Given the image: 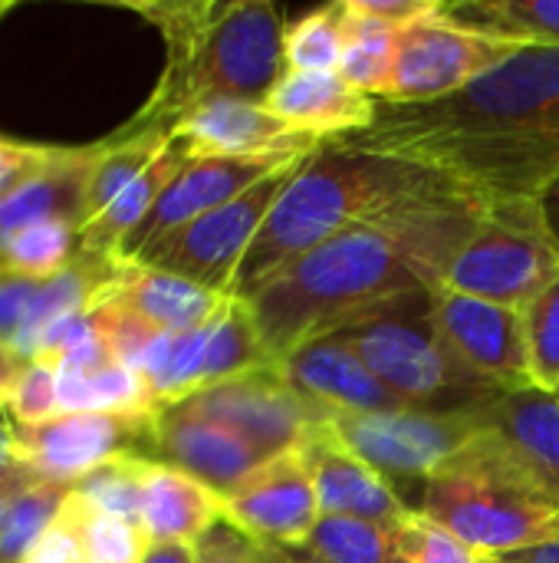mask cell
<instances>
[{
  "mask_svg": "<svg viewBox=\"0 0 559 563\" xmlns=\"http://www.w3.org/2000/svg\"><path fill=\"white\" fill-rule=\"evenodd\" d=\"M343 145L435 168L484 198H537L559 178V46H521L432 102L376 99V122Z\"/></svg>",
  "mask_w": 559,
  "mask_h": 563,
  "instance_id": "1",
  "label": "cell"
},
{
  "mask_svg": "<svg viewBox=\"0 0 559 563\" xmlns=\"http://www.w3.org/2000/svg\"><path fill=\"white\" fill-rule=\"evenodd\" d=\"M484 208V195L448 185L349 224L270 277L247 303L273 360L379 300L441 290Z\"/></svg>",
  "mask_w": 559,
  "mask_h": 563,
  "instance_id": "2",
  "label": "cell"
},
{
  "mask_svg": "<svg viewBox=\"0 0 559 563\" xmlns=\"http://www.w3.org/2000/svg\"><path fill=\"white\" fill-rule=\"evenodd\" d=\"M158 26L165 69L128 129H165L208 99L267 102L283 76V23L267 0L125 3Z\"/></svg>",
  "mask_w": 559,
  "mask_h": 563,
  "instance_id": "3",
  "label": "cell"
},
{
  "mask_svg": "<svg viewBox=\"0 0 559 563\" xmlns=\"http://www.w3.org/2000/svg\"><path fill=\"white\" fill-rule=\"evenodd\" d=\"M448 185L455 181L435 168L362 152L343 142H323L303 158L273 211L267 214L260 234L234 274L231 297H254L270 277L349 224Z\"/></svg>",
  "mask_w": 559,
  "mask_h": 563,
  "instance_id": "4",
  "label": "cell"
},
{
  "mask_svg": "<svg viewBox=\"0 0 559 563\" xmlns=\"http://www.w3.org/2000/svg\"><path fill=\"white\" fill-rule=\"evenodd\" d=\"M415 511L481 558H501L559 534V495L488 422L422 485Z\"/></svg>",
  "mask_w": 559,
  "mask_h": 563,
  "instance_id": "5",
  "label": "cell"
},
{
  "mask_svg": "<svg viewBox=\"0 0 559 563\" xmlns=\"http://www.w3.org/2000/svg\"><path fill=\"white\" fill-rule=\"evenodd\" d=\"M329 333L349 343L405 409L481 412L504 396L474 376L445 343L435 323V290L379 300Z\"/></svg>",
  "mask_w": 559,
  "mask_h": 563,
  "instance_id": "6",
  "label": "cell"
},
{
  "mask_svg": "<svg viewBox=\"0 0 559 563\" xmlns=\"http://www.w3.org/2000/svg\"><path fill=\"white\" fill-rule=\"evenodd\" d=\"M559 271L534 198H488L468 244L451 261L445 290L524 310Z\"/></svg>",
  "mask_w": 559,
  "mask_h": 563,
  "instance_id": "7",
  "label": "cell"
},
{
  "mask_svg": "<svg viewBox=\"0 0 559 563\" xmlns=\"http://www.w3.org/2000/svg\"><path fill=\"white\" fill-rule=\"evenodd\" d=\"M303 158L277 168L273 175L260 178L244 195L231 198L227 205L208 211L204 218L191 221L188 228L152 244L148 251H142L135 257V264L194 280L217 294H231L241 261L247 257L254 238L260 234L267 214L273 211L277 198L283 195V188L290 185V178L297 175Z\"/></svg>",
  "mask_w": 559,
  "mask_h": 563,
  "instance_id": "8",
  "label": "cell"
},
{
  "mask_svg": "<svg viewBox=\"0 0 559 563\" xmlns=\"http://www.w3.org/2000/svg\"><path fill=\"white\" fill-rule=\"evenodd\" d=\"M481 412H418V409L359 412V416L333 412L326 416V429L356 459L376 468L395 492L399 482L418 485L422 492V485L484 429Z\"/></svg>",
  "mask_w": 559,
  "mask_h": 563,
  "instance_id": "9",
  "label": "cell"
},
{
  "mask_svg": "<svg viewBox=\"0 0 559 563\" xmlns=\"http://www.w3.org/2000/svg\"><path fill=\"white\" fill-rule=\"evenodd\" d=\"M521 46L514 40L468 30L441 13L435 3L425 16L395 33V63L389 79V102H432L461 92L484 73L507 63Z\"/></svg>",
  "mask_w": 559,
  "mask_h": 563,
  "instance_id": "10",
  "label": "cell"
},
{
  "mask_svg": "<svg viewBox=\"0 0 559 563\" xmlns=\"http://www.w3.org/2000/svg\"><path fill=\"white\" fill-rule=\"evenodd\" d=\"M185 409L231 429L260 459H280L300 452L323 426L326 409L300 396L280 373V366L257 369L181 399Z\"/></svg>",
  "mask_w": 559,
  "mask_h": 563,
  "instance_id": "11",
  "label": "cell"
},
{
  "mask_svg": "<svg viewBox=\"0 0 559 563\" xmlns=\"http://www.w3.org/2000/svg\"><path fill=\"white\" fill-rule=\"evenodd\" d=\"M155 412H59L40 426H13L16 459L43 482L76 485L119 455L152 459Z\"/></svg>",
  "mask_w": 559,
  "mask_h": 563,
  "instance_id": "12",
  "label": "cell"
},
{
  "mask_svg": "<svg viewBox=\"0 0 559 563\" xmlns=\"http://www.w3.org/2000/svg\"><path fill=\"white\" fill-rule=\"evenodd\" d=\"M435 323L451 353L501 393L530 389V356L524 317L517 307L435 290Z\"/></svg>",
  "mask_w": 559,
  "mask_h": 563,
  "instance_id": "13",
  "label": "cell"
},
{
  "mask_svg": "<svg viewBox=\"0 0 559 563\" xmlns=\"http://www.w3.org/2000/svg\"><path fill=\"white\" fill-rule=\"evenodd\" d=\"M224 501V518L270 548H303L323 508L300 452L264 462Z\"/></svg>",
  "mask_w": 559,
  "mask_h": 563,
  "instance_id": "14",
  "label": "cell"
},
{
  "mask_svg": "<svg viewBox=\"0 0 559 563\" xmlns=\"http://www.w3.org/2000/svg\"><path fill=\"white\" fill-rule=\"evenodd\" d=\"M303 155H260V158H194L188 168L165 188L158 205L148 218L128 234L122 244V261H135L152 244L165 241L168 234L188 228L191 221L204 218L208 211L227 205L231 198L254 188L260 178L273 175L277 168L297 162Z\"/></svg>",
  "mask_w": 559,
  "mask_h": 563,
  "instance_id": "15",
  "label": "cell"
},
{
  "mask_svg": "<svg viewBox=\"0 0 559 563\" xmlns=\"http://www.w3.org/2000/svg\"><path fill=\"white\" fill-rule=\"evenodd\" d=\"M194 158H260V155H310L323 142L273 115L264 102L208 99L185 112L175 129Z\"/></svg>",
  "mask_w": 559,
  "mask_h": 563,
  "instance_id": "16",
  "label": "cell"
},
{
  "mask_svg": "<svg viewBox=\"0 0 559 563\" xmlns=\"http://www.w3.org/2000/svg\"><path fill=\"white\" fill-rule=\"evenodd\" d=\"M152 462L171 465L224 498L267 459L231 429L175 402L161 406L152 419Z\"/></svg>",
  "mask_w": 559,
  "mask_h": 563,
  "instance_id": "17",
  "label": "cell"
},
{
  "mask_svg": "<svg viewBox=\"0 0 559 563\" xmlns=\"http://www.w3.org/2000/svg\"><path fill=\"white\" fill-rule=\"evenodd\" d=\"M283 379L316 402L320 409L359 416V412H392L405 409L366 366V360L333 333L313 336L290 350L280 363Z\"/></svg>",
  "mask_w": 559,
  "mask_h": 563,
  "instance_id": "18",
  "label": "cell"
},
{
  "mask_svg": "<svg viewBox=\"0 0 559 563\" xmlns=\"http://www.w3.org/2000/svg\"><path fill=\"white\" fill-rule=\"evenodd\" d=\"M300 459L326 518H356L395 528L405 515H412L399 492L376 468L356 459L326 426L300 449Z\"/></svg>",
  "mask_w": 559,
  "mask_h": 563,
  "instance_id": "19",
  "label": "cell"
},
{
  "mask_svg": "<svg viewBox=\"0 0 559 563\" xmlns=\"http://www.w3.org/2000/svg\"><path fill=\"white\" fill-rule=\"evenodd\" d=\"M264 106L320 142H343L376 122V99L353 89L336 69L283 73Z\"/></svg>",
  "mask_w": 559,
  "mask_h": 563,
  "instance_id": "20",
  "label": "cell"
},
{
  "mask_svg": "<svg viewBox=\"0 0 559 563\" xmlns=\"http://www.w3.org/2000/svg\"><path fill=\"white\" fill-rule=\"evenodd\" d=\"M99 300H109V303L128 310L132 317L155 327L158 333H188V330H201L211 320H217V313L227 307L231 294H217L194 280L125 261L119 277L99 294Z\"/></svg>",
  "mask_w": 559,
  "mask_h": 563,
  "instance_id": "21",
  "label": "cell"
},
{
  "mask_svg": "<svg viewBox=\"0 0 559 563\" xmlns=\"http://www.w3.org/2000/svg\"><path fill=\"white\" fill-rule=\"evenodd\" d=\"M99 158V142L82 148H53L49 162L0 198V247L40 221L86 224V185Z\"/></svg>",
  "mask_w": 559,
  "mask_h": 563,
  "instance_id": "22",
  "label": "cell"
},
{
  "mask_svg": "<svg viewBox=\"0 0 559 563\" xmlns=\"http://www.w3.org/2000/svg\"><path fill=\"white\" fill-rule=\"evenodd\" d=\"M221 518V495L171 465L148 462L142 528L152 544H198Z\"/></svg>",
  "mask_w": 559,
  "mask_h": 563,
  "instance_id": "23",
  "label": "cell"
},
{
  "mask_svg": "<svg viewBox=\"0 0 559 563\" xmlns=\"http://www.w3.org/2000/svg\"><path fill=\"white\" fill-rule=\"evenodd\" d=\"M191 155L185 148L181 139H168L165 152L92 221H86L79 228V247L89 254H105V257H119L122 244L128 241V234L148 218V211L158 205V198L165 195V188L188 168Z\"/></svg>",
  "mask_w": 559,
  "mask_h": 563,
  "instance_id": "24",
  "label": "cell"
},
{
  "mask_svg": "<svg viewBox=\"0 0 559 563\" xmlns=\"http://www.w3.org/2000/svg\"><path fill=\"white\" fill-rule=\"evenodd\" d=\"M481 419L504 432L547 478V485L559 495V396L544 393L537 386L504 393L494 399Z\"/></svg>",
  "mask_w": 559,
  "mask_h": 563,
  "instance_id": "25",
  "label": "cell"
},
{
  "mask_svg": "<svg viewBox=\"0 0 559 563\" xmlns=\"http://www.w3.org/2000/svg\"><path fill=\"white\" fill-rule=\"evenodd\" d=\"M59 412H158L145 379L105 360L96 366H56Z\"/></svg>",
  "mask_w": 559,
  "mask_h": 563,
  "instance_id": "26",
  "label": "cell"
},
{
  "mask_svg": "<svg viewBox=\"0 0 559 563\" xmlns=\"http://www.w3.org/2000/svg\"><path fill=\"white\" fill-rule=\"evenodd\" d=\"M441 13L488 36L559 46V0H458L441 3Z\"/></svg>",
  "mask_w": 559,
  "mask_h": 563,
  "instance_id": "27",
  "label": "cell"
},
{
  "mask_svg": "<svg viewBox=\"0 0 559 563\" xmlns=\"http://www.w3.org/2000/svg\"><path fill=\"white\" fill-rule=\"evenodd\" d=\"M171 132L165 129H128L99 142V158L86 185V221L102 214L168 145Z\"/></svg>",
  "mask_w": 559,
  "mask_h": 563,
  "instance_id": "28",
  "label": "cell"
},
{
  "mask_svg": "<svg viewBox=\"0 0 559 563\" xmlns=\"http://www.w3.org/2000/svg\"><path fill=\"white\" fill-rule=\"evenodd\" d=\"M270 366H277V360L260 336L250 303L241 297H231L227 307L221 310V317L211 323L201 389L257 373V369H270Z\"/></svg>",
  "mask_w": 559,
  "mask_h": 563,
  "instance_id": "29",
  "label": "cell"
},
{
  "mask_svg": "<svg viewBox=\"0 0 559 563\" xmlns=\"http://www.w3.org/2000/svg\"><path fill=\"white\" fill-rule=\"evenodd\" d=\"M346 7V46L339 56L336 73L359 92L372 99H385L392 63H395V26L379 23L356 10L353 0H343Z\"/></svg>",
  "mask_w": 559,
  "mask_h": 563,
  "instance_id": "30",
  "label": "cell"
},
{
  "mask_svg": "<svg viewBox=\"0 0 559 563\" xmlns=\"http://www.w3.org/2000/svg\"><path fill=\"white\" fill-rule=\"evenodd\" d=\"M79 254V224L72 221H40L16 231L0 247V271L46 280L66 271Z\"/></svg>",
  "mask_w": 559,
  "mask_h": 563,
  "instance_id": "31",
  "label": "cell"
},
{
  "mask_svg": "<svg viewBox=\"0 0 559 563\" xmlns=\"http://www.w3.org/2000/svg\"><path fill=\"white\" fill-rule=\"evenodd\" d=\"M346 46V7L329 3L283 30V73H333Z\"/></svg>",
  "mask_w": 559,
  "mask_h": 563,
  "instance_id": "32",
  "label": "cell"
},
{
  "mask_svg": "<svg viewBox=\"0 0 559 563\" xmlns=\"http://www.w3.org/2000/svg\"><path fill=\"white\" fill-rule=\"evenodd\" d=\"M306 548L326 563H409L392 528L356 518H320Z\"/></svg>",
  "mask_w": 559,
  "mask_h": 563,
  "instance_id": "33",
  "label": "cell"
},
{
  "mask_svg": "<svg viewBox=\"0 0 559 563\" xmlns=\"http://www.w3.org/2000/svg\"><path fill=\"white\" fill-rule=\"evenodd\" d=\"M69 492H72V485L40 482L26 495L16 498V505L0 521V563H23L30 558V551L53 528Z\"/></svg>",
  "mask_w": 559,
  "mask_h": 563,
  "instance_id": "34",
  "label": "cell"
},
{
  "mask_svg": "<svg viewBox=\"0 0 559 563\" xmlns=\"http://www.w3.org/2000/svg\"><path fill=\"white\" fill-rule=\"evenodd\" d=\"M148 462L152 459L119 455V459L99 465L96 472H89L86 478H79L72 485V495L102 515H115V518L142 525V498H145Z\"/></svg>",
  "mask_w": 559,
  "mask_h": 563,
  "instance_id": "35",
  "label": "cell"
},
{
  "mask_svg": "<svg viewBox=\"0 0 559 563\" xmlns=\"http://www.w3.org/2000/svg\"><path fill=\"white\" fill-rule=\"evenodd\" d=\"M69 508L79 525V541L86 563H142L152 541L142 525L102 515L69 492Z\"/></svg>",
  "mask_w": 559,
  "mask_h": 563,
  "instance_id": "36",
  "label": "cell"
},
{
  "mask_svg": "<svg viewBox=\"0 0 559 563\" xmlns=\"http://www.w3.org/2000/svg\"><path fill=\"white\" fill-rule=\"evenodd\" d=\"M530 356V379L544 393L559 389V271L554 280L521 310Z\"/></svg>",
  "mask_w": 559,
  "mask_h": 563,
  "instance_id": "37",
  "label": "cell"
},
{
  "mask_svg": "<svg viewBox=\"0 0 559 563\" xmlns=\"http://www.w3.org/2000/svg\"><path fill=\"white\" fill-rule=\"evenodd\" d=\"M392 534L409 563H484V558L471 551L461 538H455L451 531H445L418 511L405 515L392 528Z\"/></svg>",
  "mask_w": 559,
  "mask_h": 563,
  "instance_id": "38",
  "label": "cell"
},
{
  "mask_svg": "<svg viewBox=\"0 0 559 563\" xmlns=\"http://www.w3.org/2000/svg\"><path fill=\"white\" fill-rule=\"evenodd\" d=\"M10 426H40L59 416V393H56V363L53 360H30L13 389L3 399Z\"/></svg>",
  "mask_w": 559,
  "mask_h": 563,
  "instance_id": "39",
  "label": "cell"
},
{
  "mask_svg": "<svg viewBox=\"0 0 559 563\" xmlns=\"http://www.w3.org/2000/svg\"><path fill=\"white\" fill-rule=\"evenodd\" d=\"M194 563H267L264 544L244 534L234 521L221 518L198 544Z\"/></svg>",
  "mask_w": 559,
  "mask_h": 563,
  "instance_id": "40",
  "label": "cell"
},
{
  "mask_svg": "<svg viewBox=\"0 0 559 563\" xmlns=\"http://www.w3.org/2000/svg\"><path fill=\"white\" fill-rule=\"evenodd\" d=\"M40 287H43V280L0 271V343L3 346L13 350V343H16L30 310H33V300H36Z\"/></svg>",
  "mask_w": 559,
  "mask_h": 563,
  "instance_id": "41",
  "label": "cell"
},
{
  "mask_svg": "<svg viewBox=\"0 0 559 563\" xmlns=\"http://www.w3.org/2000/svg\"><path fill=\"white\" fill-rule=\"evenodd\" d=\"M23 563H86L82 541H79V525H76V515L69 508V498H66L63 511L56 515L53 528L43 534V541L30 551V558Z\"/></svg>",
  "mask_w": 559,
  "mask_h": 563,
  "instance_id": "42",
  "label": "cell"
},
{
  "mask_svg": "<svg viewBox=\"0 0 559 563\" xmlns=\"http://www.w3.org/2000/svg\"><path fill=\"white\" fill-rule=\"evenodd\" d=\"M56 145H26L0 139V198H7L20 181H26L36 168L49 162Z\"/></svg>",
  "mask_w": 559,
  "mask_h": 563,
  "instance_id": "43",
  "label": "cell"
},
{
  "mask_svg": "<svg viewBox=\"0 0 559 563\" xmlns=\"http://www.w3.org/2000/svg\"><path fill=\"white\" fill-rule=\"evenodd\" d=\"M356 10H362L366 16L379 20V23H389L395 30H402L405 23L425 16L438 0H353Z\"/></svg>",
  "mask_w": 559,
  "mask_h": 563,
  "instance_id": "44",
  "label": "cell"
},
{
  "mask_svg": "<svg viewBox=\"0 0 559 563\" xmlns=\"http://www.w3.org/2000/svg\"><path fill=\"white\" fill-rule=\"evenodd\" d=\"M43 478L36 475V472H30L23 462L20 465H13V468H7V472H0V521L7 518V511L16 505V498L20 495H26L33 485H40Z\"/></svg>",
  "mask_w": 559,
  "mask_h": 563,
  "instance_id": "45",
  "label": "cell"
},
{
  "mask_svg": "<svg viewBox=\"0 0 559 563\" xmlns=\"http://www.w3.org/2000/svg\"><path fill=\"white\" fill-rule=\"evenodd\" d=\"M534 205H537V214H540V224H544L550 244L559 251V178H554V181L534 198Z\"/></svg>",
  "mask_w": 559,
  "mask_h": 563,
  "instance_id": "46",
  "label": "cell"
},
{
  "mask_svg": "<svg viewBox=\"0 0 559 563\" xmlns=\"http://www.w3.org/2000/svg\"><path fill=\"white\" fill-rule=\"evenodd\" d=\"M494 563H559V534L550 541H540V544H530V548H521V551H511V554H501V558H488Z\"/></svg>",
  "mask_w": 559,
  "mask_h": 563,
  "instance_id": "47",
  "label": "cell"
},
{
  "mask_svg": "<svg viewBox=\"0 0 559 563\" xmlns=\"http://www.w3.org/2000/svg\"><path fill=\"white\" fill-rule=\"evenodd\" d=\"M142 563H194V544H152Z\"/></svg>",
  "mask_w": 559,
  "mask_h": 563,
  "instance_id": "48",
  "label": "cell"
},
{
  "mask_svg": "<svg viewBox=\"0 0 559 563\" xmlns=\"http://www.w3.org/2000/svg\"><path fill=\"white\" fill-rule=\"evenodd\" d=\"M23 366H26V360H20L10 346L0 343V402H3L7 393L13 389V383H16V376H20Z\"/></svg>",
  "mask_w": 559,
  "mask_h": 563,
  "instance_id": "49",
  "label": "cell"
},
{
  "mask_svg": "<svg viewBox=\"0 0 559 563\" xmlns=\"http://www.w3.org/2000/svg\"><path fill=\"white\" fill-rule=\"evenodd\" d=\"M264 554H267V563H326L320 561L306 544L303 548H270V544H264Z\"/></svg>",
  "mask_w": 559,
  "mask_h": 563,
  "instance_id": "50",
  "label": "cell"
},
{
  "mask_svg": "<svg viewBox=\"0 0 559 563\" xmlns=\"http://www.w3.org/2000/svg\"><path fill=\"white\" fill-rule=\"evenodd\" d=\"M20 465L16 459V439H13V426H0V472Z\"/></svg>",
  "mask_w": 559,
  "mask_h": 563,
  "instance_id": "51",
  "label": "cell"
},
{
  "mask_svg": "<svg viewBox=\"0 0 559 563\" xmlns=\"http://www.w3.org/2000/svg\"><path fill=\"white\" fill-rule=\"evenodd\" d=\"M13 10V0H0V16H7Z\"/></svg>",
  "mask_w": 559,
  "mask_h": 563,
  "instance_id": "52",
  "label": "cell"
},
{
  "mask_svg": "<svg viewBox=\"0 0 559 563\" xmlns=\"http://www.w3.org/2000/svg\"><path fill=\"white\" fill-rule=\"evenodd\" d=\"M484 563H494V561H488V558H484Z\"/></svg>",
  "mask_w": 559,
  "mask_h": 563,
  "instance_id": "53",
  "label": "cell"
},
{
  "mask_svg": "<svg viewBox=\"0 0 559 563\" xmlns=\"http://www.w3.org/2000/svg\"><path fill=\"white\" fill-rule=\"evenodd\" d=\"M557 396H559V389H557Z\"/></svg>",
  "mask_w": 559,
  "mask_h": 563,
  "instance_id": "54",
  "label": "cell"
}]
</instances>
